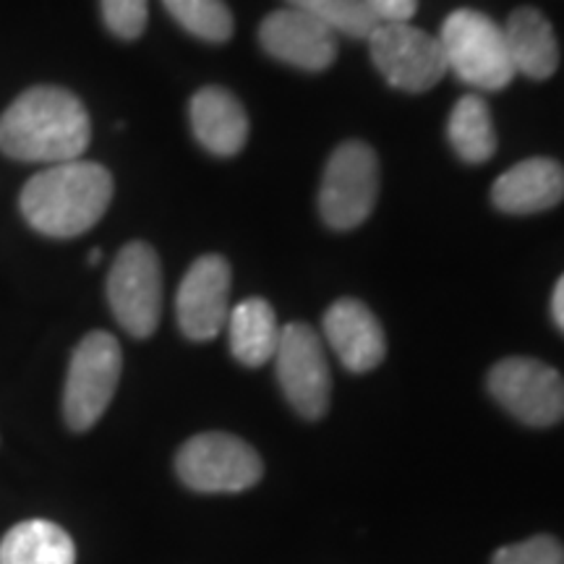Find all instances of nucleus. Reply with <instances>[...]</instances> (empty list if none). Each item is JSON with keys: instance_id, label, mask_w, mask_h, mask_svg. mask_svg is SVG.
Instances as JSON below:
<instances>
[{"instance_id": "2eb2a0df", "label": "nucleus", "mask_w": 564, "mask_h": 564, "mask_svg": "<svg viewBox=\"0 0 564 564\" xmlns=\"http://www.w3.org/2000/svg\"><path fill=\"white\" fill-rule=\"evenodd\" d=\"M192 131L199 144L217 158H232L249 139V116L243 105L223 87H204L188 105Z\"/></svg>"}, {"instance_id": "ddd939ff", "label": "nucleus", "mask_w": 564, "mask_h": 564, "mask_svg": "<svg viewBox=\"0 0 564 564\" xmlns=\"http://www.w3.org/2000/svg\"><path fill=\"white\" fill-rule=\"evenodd\" d=\"M324 337L352 373H366L384 361V329L361 301L343 299L333 303L324 314Z\"/></svg>"}, {"instance_id": "0eeeda50", "label": "nucleus", "mask_w": 564, "mask_h": 564, "mask_svg": "<svg viewBox=\"0 0 564 564\" xmlns=\"http://www.w3.org/2000/svg\"><path fill=\"white\" fill-rule=\"evenodd\" d=\"M108 301L126 333L154 335L162 314V272L152 246L133 241L118 251L108 274Z\"/></svg>"}, {"instance_id": "393cba45", "label": "nucleus", "mask_w": 564, "mask_h": 564, "mask_svg": "<svg viewBox=\"0 0 564 564\" xmlns=\"http://www.w3.org/2000/svg\"><path fill=\"white\" fill-rule=\"evenodd\" d=\"M552 314H554V322L560 324V329L564 333V274H562V280L556 282V288H554Z\"/></svg>"}, {"instance_id": "20e7f679", "label": "nucleus", "mask_w": 564, "mask_h": 564, "mask_svg": "<svg viewBox=\"0 0 564 564\" xmlns=\"http://www.w3.org/2000/svg\"><path fill=\"white\" fill-rule=\"evenodd\" d=\"M123 369V352L110 333H89L70 356L63 415L74 432H87L108 411Z\"/></svg>"}, {"instance_id": "39448f33", "label": "nucleus", "mask_w": 564, "mask_h": 564, "mask_svg": "<svg viewBox=\"0 0 564 564\" xmlns=\"http://www.w3.org/2000/svg\"><path fill=\"white\" fill-rule=\"evenodd\" d=\"M175 470L188 489L199 494H236L259 484L264 468L251 444L232 434H196L178 449Z\"/></svg>"}, {"instance_id": "a211bd4d", "label": "nucleus", "mask_w": 564, "mask_h": 564, "mask_svg": "<svg viewBox=\"0 0 564 564\" xmlns=\"http://www.w3.org/2000/svg\"><path fill=\"white\" fill-rule=\"evenodd\" d=\"M0 564H76L74 539L51 520H24L0 541Z\"/></svg>"}, {"instance_id": "dca6fc26", "label": "nucleus", "mask_w": 564, "mask_h": 564, "mask_svg": "<svg viewBox=\"0 0 564 564\" xmlns=\"http://www.w3.org/2000/svg\"><path fill=\"white\" fill-rule=\"evenodd\" d=\"M505 40L514 74H525L539 82L554 76L560 66V45H556L552 24L539 9L514 11L507 21Z\"/></svg>"}, {"instance_id": "f8f14e48", "label": "nucleus", "mask_w": 564, "mask_h": 564, "mask_svg": "<svg viewBox=\"0 0 564 564\" xmlns=\"http://www.w3.org/2000/svg\"><path fill=\"white\" fill-rule=\"evenodd\" d=\"M259 40L272 58L301 70H324L337 55L335 34L299 9L270 13L262 21Z\"/></svg>"}, {"instance_id": "a878e982", "label": "nucleus", "mask_w": 564, "mask_h": 564, "mask_svg": "<svg viewBox=\"0 0 564 564\" xmlns=\"http://www.w3.org/2000/svg\"><path fill=\"white\" fill-rule=\"evenodd\" d=\"M100 257H102V253L97 251V249L91 251V253H89V264H97V262H100Z\"/></svg>"}, {"instance_id": "f03ea898", "label": "nucleus", "mask_w": 564, "mask_h": 564, "mask_svg": "<svg viewBox=\"0 0 564 564\" xmlns=\"http://www.w3.org/2000/svg\"><path fill=\"white\" fill-rule=\"evenodd\" d=\"M112 199V175L97 162H61L32 175L19 207L42 236L76 238L95 228Z\"/></svg>"}, {"instance_id": "1a4fd4ad", "label": "nucleus", "mask_w": 564, "mask_h": 564, "mask_svg": "<svg viewBox=\"0 0 564 564\" xmlns=\"http://www.w3.org/2000/svg\"><path fill=\"white\" fill-rule=\"evenodd\" d=\"M274 361L280 387L293 411L308 421L322 419L329 408L333 379L319 335L308 324H288L280 329Z\"/></svg>"}, {"instance_id": "5701e85b", "label": "nucleus", "mask_w": 564, "mask_h": 564, "mask_svg": "<svg viewBox=\"0 0 564 564\" xmlns=\"http://www.w3.org/2000/svg\"><path fill=\"white\" fill-rule=\"evenodd\" d=\"M150 0H102L105 26L121 40H137L147 26Z\"/></svg>"}, {"instance_id": "4468645a", "label": "nucleus", "mask_w": 564, "mask_h": 564, "mask_svg": "<svg viewBox=\"0 0 564 564\" xmlns=\"http://www.w3.org/2000/svg\"><path fill=\"white\" fill-rule=\"evenodd\" d=\"M564 199V167L556 160L531 158L499 175L491 188L494 207L507 215H533Z\"/></svg>"}, {"instance_id": "4be33fe9", "label": "nucleus", "mask_w": 564, "mask_h": 564, "mask_svg": "<svg viewBox=\"0 0 564 564\" xmlns=\"http://www.w3.org/2000/svg\"><path fill=\"white\" fill-rule=\"evenodd\" d=\"M491 564H564V546L554 535H533L520 544L499 549Z\"/></svg>"}, {"instance_id": "7ed1b4c3", "label": "nucleus", "mask_w": 564, "mask_h": 564, "mask_svg": "<svg viewBox=\"0 0 564 564\" xmlns=\"http://www.w3.org/2000/svg\"><path fill=\"white\" fill-rule=\"evenodd\" d=\"M447 68L476 89L497 91L514 79L505 30L481 11L460 9L449 13L440 37Z\"/></svg>"}, {"instance_id": "6ab92c4d", "label": "nucleus", "mask_w": 564, "mask_h": 564, "mask_svg": "<svg viewBox=\"0 0 564 564\" xmlns=\"http://www.w3.org/2000/svg\"><path fill=\"white\" fill-rule=\"evenodd\" d=\"M447 137L457 158L465 162H486L497 150V133H494L491 112L481 97H463L449 112Z\"/></svg>"}, {"instance_id": "aec40b11", "label": "nucleus", "mask_w": 564, "mask_h": 564, "mask_svg": "<svg viewBox=\"0 0 564 564\" xmlns=\"http://www.w3.org/2000/svg\"><path fill=\"white\" fill-rule=\"evenodd\" d=\"M288 3L291 9L308 13L333 34H345L352 40H369L379 26L364 0H288Z\"/></svg>"}, {"instance_id": "423d86ee", "label": "nucleus", "mask_w": 564, "mask_h": 564, "mask_svg": "<svg viewBox=\"0 0 564 564\" xmlns=\"http://www.w3.org/2000/svg\"><path fill=\"white\" fill-rule=\"evenodd\" d=\"M379 194L377 154L364 141L337 147L324 171L319 209L324 223L335 230L358 228L371 215Z\"/></svg>"}, {"instance_id": "412c9836", "label": "nucleus", "mask_w": 564, "mask_h": 564, "mask_svg": "<svg viewBox=\"0 0 564 564\" xmlns=\"http://www.w3.org/2000/svg\"><path fill=\"white\" fill-rule=\"evenodd\" d=\"M171 17L194 37L225 42L232 34V13L223 0H162Z\"/></svg>"}, {"instance_id": "b1692460", "label": "nucleus", "mask_w": 564, "mask_h": 564, "mask_svg": "<svg viewBox=\"0 0 564 564\" xmlns=\"http://www.w3.org/2000/svg\"><path fill=\"white\" fill-rule=\"evenodd\" d=\"M379 24H408L413 19L419 0H364Z\"/></svg>"}, {"instance_id": "f3484780", "label": "nucleus", "mask_w": 564, "mask_h": 564, "mask_svg": "<svg viewBox=\"0 0 564 564\" xmlns=\"http://www.w3.org/2000/svg\"><path fill=\"white\" fill-rule=\"evenodd\" d=\"M230 350L236 361L259 369L272 361L280 343L278 316L264 299H246L228 316Z\"/></svg>"}, {"instance_id": "6e6552de", "label": "nucleus", "mask_w": 564, "mask_h": 564, "mask_svg": "<svg viewBox=\"0 0 564 564\" xmlns=\"http://www.w3.org/2000/svg\"><path fill=\"white\" fill-rule=\"evenodd\" d=\"M499 405L528 426L544 429L564 419V377L535 358H505L489 373Z\"/></svg>"}, {"instance_id": "9d476101", "label": "nucleus", "mask_w": 564, "mask_h": 564, "mask_svg": "<svg viewBox=\"0 0 564 564\" xmlns=\"http://www.w3.org/2000/svg\"><path fill=\"white\" fill-rule=\"evenodd\" d=\"M369 47L373 66L403 91L432 89L447 70L440 40L411 24H379L371 32Z\"/></svg>"}, {"instance_id": "f257e3e1", "label": "nucleus", "mask_w": 564, "mask_h": 564, "mask_svg": "<svg viewBox=\"0 0 564 564\" xmlns=\"http://www.w3.org/2000/svg\"><path fill=\"white\" fill-rule=\"evenodd\" d=\"M89 139L87 108L61 87L26 89L0 116V150L21 162H74L87 152Z\"/></svg>"}, {"instance_id": "9b49d317", "label": "nucleus", "mask_w": 564, "mask_h": 564, "mask_svg": "<svg viewBox=\"0 0 564 564\" xmlns=\"http://www.w3.org/2000/svg\"><path fill=\"white\" fill-rule=\"evenodd\" d=\"M175 314L188 340L220 335L230 316V264L223 257L207 253L188 267L175 295Z\"/></svg>"}]
</instances>
